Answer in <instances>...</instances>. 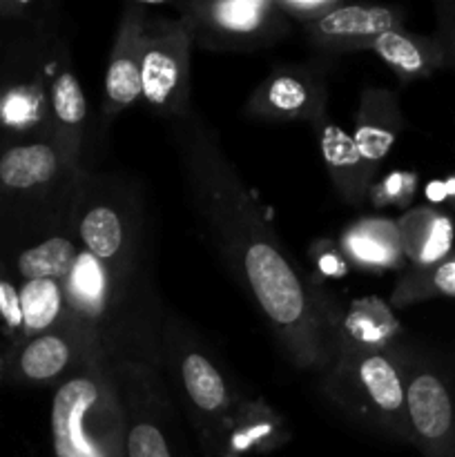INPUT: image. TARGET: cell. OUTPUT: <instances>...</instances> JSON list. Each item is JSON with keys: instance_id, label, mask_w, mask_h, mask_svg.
<instances>
[{"instance_id": "cell-1", "label": "cell", "mask_w": 455, "mask_h": 457, "mask_svg": "<svg viewBox=\"0 0 455 457\" xmlns=\"http://www.w3.org/2000/svg\"><path fill=\"white\" fill-rule=\"evenodd\" d=\"M170 134L187 201L210 244L257 306L281 355L321 375L328 366V335L312 281L299 275L281 248L210 125L190 112L170 120Z\"/></svg>"}, {"instance_id": "cell-2", "label": "cell", "mask_w": 455, "mask_h": 457, "mask_svg": "<svg viewBox=\"0 0 455 457\" xmlns=\"http://www.w3.org/2000/svg\"><path fill=\"white\" fill-rule=\"evenodd\" d=\"M406 348H370L333 339L321 388L339 411L391 440L409 442L404 388Z\"/></svg>"}, {"instance_id": "cell-3", "label": "cell", "mask_w": 455, "mask_h": 457, "mask_svg": "<svg viewBox=\"0 0 455 457\" xmlns=\"http://www.w3.org/2000/svg\"><path fill=\"white\" fill-rule=\"evenodd\" d=\"M80 174L52 137L18 138L0 150V214L29 228L34 241L71 230Z\"/></svg>"}, {"instance_id": "cell-4", "label": "cell", "mask_w": 455, "mask_h": 457, "mask_svg": "<svg viewBox=\"0 0 455 457\" xmlns=\"http://www.w3.org/2000/svg\"><path fill=\"white\" fill-rule=\"evenodd\" d=\"M71 232L116 281L134 288L143 241V205L134 183L114 174H80Z\"/></svg>"}, {"instance_id": "cell-5", "label": "cell", "mask_w": 455, "mask_h": 457, "mask_svg": "<svg viewBox=\"0 0 455 457\" xmlns=\"http://www.w3.org/2000/svg\"><path fill=\"white\" fill-rule=\"evenodd\" d=\"M49 431L54 457H125V411L110 361L58 384Z\"/></svg>"}, {"instance_id": "cell-6", "label": "cell", "mask_w": 455, "mask_h": 457, "mask_svg": "<svg viewBox=\"0 0 455 457\" xmlns=\"http://www.w3.org/2000/svg\"><path fill=\"white\" fill-rule=\"evenodd\" d=\"M161 360L168 366L174 393L187 413L203 457L221 455L228 422L244 395L235 388L208 348L177 317L163 321Z\"/></svg>"}, {"instance_id": "cell-7", "label": "cell", "mask_w": 455, "mask_h": 457, "mask_svg": "<svg viewBox=\"0 0 455 457\" xmlns=\"http://www.w3.org/2000/svg\"><path fill=\"white\" fill-rule=\"evenodd\" d=\"M192 40L210 52H254L290 34L277 0H190L174 4Z\"/></svg>"}, {"instance_id": "cell-8", "label": "cell", "mask_w": 455, "mask_h": 457, "mask_svg": "<svg viewBox=\"0 0 455 457\" xmlns=\"http://www.w3.org/2000/svg\"><path fill=\"white\" fill-rule=\"evenodd\" d=\"M192 31L181 16L147 12L141 58V101L174 120L192 112Z\"/></svg>"}, {"instance_id": "cell-9", "label": "cell", "mask_w": 455, "mask_h": 457, "mask_svg": "<svg viewBox=\"0 0 455 457\" xmlns=\"http://www.w3.org/2000/svg\"><path fill=\"white\" fill-rule=\"evenodd\" d=\"M110 364L125 411V457H178L170 391L152 361L119 355Z\"/></svg>"}, {"instance_id": "cell-10", "label": "cell", "mask_w": 455, "mask_h": 457, "mask_svg": "<svg viewBox=\"0 0 455 457\" xmlns=\"http://www.w3.org/2000/svg\"><path fill=\"white\" fill-rule=\"evenodd\" d=\"M61 286L65 297L62 321L76 326L85 337L105 351L107 360H114L120 348V315L132 288L116 281L110 270L85 250H80L74 268Z\"/></svg>"}, {"instance_id": "cell-11", "label": "cell", "mask_w": 455, "mask_h": 457, "mask_svg": "<svg viewBox=\"0 0 455 457\" xmlns=\"http://www.w3.org/2000/svg\"><path fill=\"white\" fill-rule=\"evenodd\" d=\"M404 388L409 445L424 457H455V391L449 378L406 348Z\"/></svg>"}, {"instance_id": "cell-12", "label": "cell", "mask_w": 455, "mask_h": 457, "mask_svg": "<svg viewBox=\"0 0 455 457\" xmlns=\"http://www.w3.org/2000/svg\"><path fill=\"white\" fill-rule=\"evenodd\" d=\"M98 361H110L105 351L85 337L76 326L62 321L56 328L13 344L4 355V378L34 386L62 384Z\"/></svg>"}, {"instance_id": "cell-13", "label": "cell", "mask_w": 455, "mask_h": 457, "mask_svg": "<svg viewBox=\"0 0 455 457\" xmlns=\"http://www.w3.org/2000/svg\"><path fill=\"white\" fill-rule=\"evenodd\" d=\"M245 114L261 123H310L328 119V85L317 65L275 67L245 101Z\"/></svg>"}, {"instance_id": "cell-14", "label": "cell", "mask_w": 455, "mask_h": 457, "mask_svg": "<svg viewBox=\"0 0 455 457\" xmlns=\"http://www.w3.org/2000/svg\"><path fill=\"white\" fill-rule=\"evenodd\" d=\"M400 27H404L401 9L342 3L321 21L302 29L317 52L326 56H342L351 52H368L379 36Z\"/></svg>"}, {"instance_id": "cell-15", "label": "cell", "mask_w": 455, "mask_h": 457, "mask_svg": "<svg viewBox=\"0 0 455 457\" xmlns=\"http://www.w3.org/2000/svg\"><path fill=\"white\" fill-rule=\"evenodd\" d=\"M147 12V4L128 3L120 13L103 80V114L107 119L123 114L141 101V58Z\"/></svg>"}, {"instance_id": "cell-16", "label": "cell", "mask_w": 455, "mask_h": 457, "mask_svg": "<svg viewBox=\"0 0 455 457\" xmlns=\"http://www.w3.org/2000/svg\"><path fill=\"white\" fill-rule=\"evenodd\" d=\"M87 98L83 85L70 65H61L47 80L49 137L70 159L71 165L85 170L83 145L87 129Z\"/></svg>"}, {"instance_id": "cell-17", "label": "cell", "mask_w": 455, "mask_h": 457, "mask_svg": "<svg viewBox=\"0 0 455 457\" xmlns=\"http://www.w3.org/2000/svg\"><path fill=\"white\" fill-rule=\"evenodd\" d=\"M312 128H315L317 141H319L317 143L319 154L324 159L337 195L346 204L361 205L373 190V179L377 168L361 156L360 147L355 145L351 134L330 119L319 120Z\"/></svg>"}, {"instance_id": "cell-18", "label": "cell", "mask_w": 455, "mask_h": 457, "mask_svg": "<svg viewBox=\"0 0 455 457\" xmlns=\"http://www.w3.org/2000/svg\"><path fill=\"white\" fill-rule=\"evenodd\" d=\"M404 125L406 120L395 92L386 87H366L360 96L351 137L360 147L361 156L370 165L379 168V163L395 145Z\"/></svg>"}, {"instance_id": "cell-19", "label": "cell", "mask_w": 455, "mask_h": 457, "mask_svg": "<svg viewBox=\"0 0 455 457\" xmlns=\"http://www.w3.org/2000/svg\"><path fill=\"white\" fill-rule=\"evenodd\" d=\"M343 259L357 270H401L406 263L400 230L395 219L364 217L343 230L339 237Z\"/></svg>"}, {"instance_id": "cell-20", "label": "cell", "mask_w": 455, "mask_h": 457, "mask_svg": "<svg viewBox=\"0 0 455 457\" xmlns=\"http://www.w3.org/2000/svg\"><path fill=\"white\" fill-rule=\"evenodd\" d=\"M288 440L290 428L279 411L261 397H244L228 422L221 453L263 455L281 449Z\"/></svg>"}, {"instance_id": "cell-21", "label": "cell", "mask_w": 455, "mask_h": 457, "mask_svg": "<svg viewBox=\"0 0 455 457\" xmlns=\"http://www.w3.org/2000/svg\"><path fill=\"white\" fill-rule=\"evenodd\" d=\"M368 52L382 58L401 83L428 79L442 67H449L444 45L437 36L415 34V31H406L404 27L379 36L370 45Z\"/></svg>"}, {"instance_id": "cell-22", "label": "cell", "mask_w": 455, "mask_h": 457, "mask_svg": "<svg viewBox=\"0 0 455 457\" xmlns=\"http://www.w3.org/2000/svg\"><path fill=\"white\" fill-rule=\"evenodd\" d=\"M401 248L409 268H426L451 257L453 221L431 205L410 208L397 219Z\"/></svg>"}, {"instance_id": "cell-23", "label": "cell", "mask_w": 455, "mask_h": 457, "mask_svg": "<svg viewBox=\"0 0 455 457\" xmlns=\"http://www.w3.org/2000/svg\"><path fill=\"white\" fill-rule=\"evenodd\" d=\"M80 254V245L74 232H56L31 241L29 245L18 250L13 270L21 281H58L62 284L74 268Z\"/></svg>"}, {"instance_id": "cell-24", "label": "cell", "mask_w": 455, "mask_h": 457, "mask_svg": "<svg viewBox=\"0 0 455 457\" xmlns=\"http://www.w3.org/2000/svg\"><path fill=\"white\" fill-rule=\"evenodd\" d=\"M0 128L21 137H49L47 83L43 79L4 87Z\"/></svg>"}, {"instance_id": "cell-25", "label": "cell", "mask_w": 455, "mask_h": 457, "mask_svg": "<svg viewBox=\"0 0 455 457\" xmlns=\"http://www.w3.org/2000/svg\"><path fill=\"white\" fill-rule=\"evenodd\" d=\"M18 290H21L22 339L62 324L65 297L58 281H18Z\"/></svg>"}, {"instance_id": "cell-26", "label": "cell", "mask_w": 455, "mask_h": 457, "mask_svg": "<svg viewBox=\"0 0 455 457\" xmlns=\"http://www.w3.org/2000/svg\"><path fill=\"white\" fill-rule=\"evenodd\" d=\"M437 297H455V254L426 268H409L393 288V306H413Z\"/></svg>"}, {"instance_id": "cell-27", "label": "cell", "mask_w": 455, "mask_h": 457, "mask_svg": "<svg viewBox=\"0 0 455 457\" xmlns=\"http://www.w3.org/2000/svg\"><path fill=\"white\" fill-rule=\"evenodd\" d=\"M0 326L12 339V346L22 339V311H21V290L12 279L7 268L0 262Z\"/></svg>"}, {"instance_id": "cell-28", "label": "cell", "mask_w": 455, "mask_h": 457, "mask_svg": "<svg viewBox=\"0 0 455 457\" xmlns=\"http://www.w3.org/2000/svg\"><path fill=\"white\" fill-rule=\"evenodd\" d=\"M342 3L343 0H277L284 16L290 22H297L299 27H306L321 21L326 13H330Z\"/></svg>"}, {"instance_id": "cell-29", "label": "cell", "mask_w": 455, "mask_h": 457, "mask_svg": "<svg viewBox=\"0 0 455 457\" xmlns=\"http://www.w3.org/2000/svg\"><path fill=\"white\" fill-rule=\"evenodd\" d=\"M415 186H418V177L415 174L406 172H395L386 179V181L379 183L377 187L370 190V195H377L375 201L379 205H404L406 201L413 196Z\"/></svg>"}, {"instance_id": "cell-30", "label": "cell", "mask_w": 455, "mask_h": 457, "mask_svg": "<svg viewBox=\"0 0 455 457\" xmlns=\"http://www.w3.org/2000/svg\"><path fill=\"white\" fill-rule=\"evenodd\" d=\"M310 257H312V263L317 266V270H319L324 277H330V279H333V277L343 275V270H346L348 266V262L343 259L339 245L328 244V241H317L310 250Z\"/></svg>"}, {"instance_id": "cell-31", "label": "cell", "mask_w": 455, "mask_h": 457, "mask_svg": "<svg viewBox=\"0 0 455 457\" xmlns=\"http://www.w3.org/2000/svg\"><path fill=\"white\" fill-rule=\"evenodd\" d=\"M437 38L442 40L449 67H455V0H442L435 4Z\"/></svg>"}, {"instance_id": "cell-32", "label": "cell", "mask_w": 455, "mask_h": 457, "mask_svg": "<svg viewBox=\"0 0 455 457\" xmlns=\"http://www.w3.org/2000/svg\"><path fill=\"white\" fill-rule=\"evenodd\" d=\"M36 9L29 0H0V21H22Z\"/></svg>"}, {"instance_id": "cell-33", "label": "cell", "mask_w": 455, "mask_h": 457, "mask_svg": "<svg viewBox=\"0 0 455 457\" xmlns=\"http://www.w3.org/2000/svg\"><path fill=\"white\" fill-rule=\"evenodd\" d=\"M428 190L433 192H440V196L437 199L446 201V204L451 205V208L455 210V174H451V177H446L444 181H437L433 183V186H428Z\"/></svg>"}, {"instance_id": "cell-34", "label": "cell", "mask_w": 455, "mask_h": 457, "mask_svg": "<svg viewBox=\"0 0 455 457\" xmlns=\"http://www.w3.org/2000/svg\"><path fill=\"white\" fill-rule=\"evenodd\" d=\"M3 379H4V355L0 353V382H3Z\"/></svg>"}, {"instance_id": "cell-35", "label": "cell", "mask_w": 455, "mask_h": 457, "mask_svg": "<svg viewBox=\"0 0 455 457\" xmlns=\"http://www.w3.org/2000/svg\"><path fill=\"white\" fill-rule=\"evenodd\" d=\"M3 101H4V87L0 85V116H3Z\"/></svg>"}]
</instances>
